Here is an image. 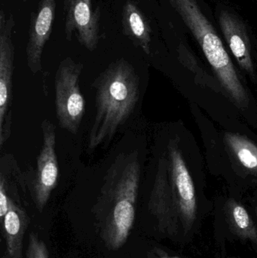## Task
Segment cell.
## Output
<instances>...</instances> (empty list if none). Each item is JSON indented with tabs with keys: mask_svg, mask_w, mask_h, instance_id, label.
Listing matches in <instances>:
<instances>
[{
	"mask_svg": "<svg viewBox=\"0 0 257 258\" xmlns=\"http://www.w3.org/2000/svg\"><path fill=\"white\" fill-rule=\"evenodd\" d=\"M13 14L6 16L0 12V147L10 138L12 125V86H13L15 45Z\"/></svg>",
	"mask_w": 257,
	"mask_h": 258,
	"instance_id": "cell-6",
	"label": "cell"
},
{
	"mask_svg": "<svg viewBox=\"0 0 257 258\" xmlns=\"http://www.w3.org/2000/svg\"><path fill=\"white\" fill-rule=\"evenodd\" d=\"M140 174L139 153L135 150L120 153L104 176L92 212L100 236L109 250L120 249L131 234L135 221Z\"/></svg>",
	"mask_w": 257,
	"mask_h": 258,
	"instance_id": "cell-1",
	"label": "cell"
},
{
	"mask_svg": "<svg viewBox=\"0 0 257 258\" xmlns=\"http://www.w3.org/2000/svg\"><path fill=\"white\" fill-rule=\"evenodd\" d=\"M225 141L239 163L257 174V146L245 137L231 132L225 134Z\"/></svg>",
	"mask_w": 257,
	"mask_h": 258,
	"instance_id": "cell-15",
	"label": "cell"
},
{
	"mask_svg": "<svg viewBox=\"0 0 257 258\" xmlns=\"http://www.w3.org/2000/svg\"><path fill=\"white\" fill-rule=\"evenodd\" d=\"M148 209L155 218L161 233L170 237L178 236L181 225L170 187L168 159L164 155L158 159Z\"/></svg>",
	"mask_w": 257,
	"mask_h": 258,
	"instance_id": "cell-8",
	"label": "cell"
},
{
	"mask_svg": "<svg viewBox=\"0 0 257 258\" xmlns=\"http://www.w3.org/2000/svg\"><path fill=\"white\" fill-rule=\"evenodd\" d=\"M203 51L208 63L234 102L241 108L248 96L220 36L205 16L197 0H169Z\"/></svg>",
	"mask_w": 257,
	"mask_h": 258,
	"instance_id": "cell-3",
	"label": "cell"
},
{
	"mask_svg": "<svg viewBox=\"0 0 257 258\" xmlns=\"http://www.w3.org/2000/svg\"><path fill=\"white\" fill-rule=\"evenodd\" d=\"M56 1L41 0L30 17L27 41V65L33 74L42 69V57L45 44L49 40L55 21Z\"/></svg>",
	"mask_w": 257,
	"mask_h": 258,
	"instance_id": "cell-10",
	"label": "cell"
},
{
	"mask_svg": "<svg viewBox=\"0 0 257 258\" xmlns=\"http://www.w3.org/2000/svg\"><path fill=\"white\" fill-rule=\"evenodd\" d=\"M8 184L3 174L0 175V223L3 221L9 207V195Z\"/></svg>",
	"mask_w": 257,
	"mask_h": 258,
	"instance_id": "cell-17",
	"label": "cell"
},
{
	"mask_svg": "<svg viewBox=\"0 0 257 258\" xmlns=\"http://www.w3.org/2000/svg\"><path fill=\"white\" fill-rule=\"evenodd\" d=\"M26 258H51L46 244L34 232L29 235Z\"/></svg>",
	"mask_w": 257,
	"mask_h": 258,
	"instance_id": "cell-16",
	"label": "cell"
},
{
	"mask_svg": "<svg viewBox=\"0 0 257 258\" xmlns=\"http://www.w3.org/2000/svg\"><path fill=\"white\" fill-rule=\"evenodd\" d=\"M64 31L66 39L77 40L89 51H94L100 39L101 11L92 9V0H64Z\"/></svg>",
	"mask_w": 257,
	"mask_h": 258,
	"instance_id": "cell-9",
	"label": "cell"
},
{
	"mask_svg": "<svg viewBox=\"0 0 257 258\" xmlns=\"http://www.w3.org/2000/svg\"><path fill=\"white\" fill-rule=\"evenodd\" d=\"M124 33L146 54H150L151 28L138 6L131 1L125 3L122 10Z\"/></svg>",
	"mask_w": 257,
	"mask_h": 258,
	"instance_id": "cell-13",
	"label": "cell"
},
{
	"mask_svg": "<svg viewBox=\"0 0 257 258\" xmlns=\"http://www.w3.org/2000/svg\"><path fill=\"white\" fill-rule=\"evenodd\" d=\"M29 218L24 209L9 196V207L1 222L5 239V254L3 258H23V247Z\"/></svg>",
	"mask_w": 257,
	"mask_h": 258,
	"instance_id": "cell-12",
	"label": "cell"
},
{
	"mask_svg": "<svg viewBox=\"0 0 257 258\" xmlns=\"http://www.w3.org/2000/svg\"><path fill=\"white\" fill-rule=\"evenodd\" d=\"M167 153L172 194L181 227L184 234L187 235L193 229L197 218L196 188L177 140H170Z\"/></svg>",
	"mask_w": 257,
	"mask_h": 258,
	"instance_id": "cell-5",
	"label": "cell"
},
{
	"mask_svg": "<svg viewBox=\"0 0 257 258\" xmlns=\"http://www.w3.org/2000/svg\"><path fill=\"white\" fill-rule=\"evenodd\" d=\"M42 145L37 158L36 177L30 183L32 199L37 210L42 212L57 186L59 166L56 153L55 125L45 119L42 121Z\"/></svg>",
	"mask_w": 257,
	"mask_h": 258,
	"instance_id": "cell-7",
	"label": "cell"
},
{
	"mask_svg": "<svg viewBox=\"0 0 257 258\" xmlns=\"http://www.w3.org/2000/svg\"><path fill=\"white\" fill-rule=\"evenodd\" d=\"M83 70L81 62L71 57L63 59L54 78L55 110L60 128L76 135L85 110V102L80 89V76Z\"/></svg>",
	"mask_w": 257,
	"mask_h": 258,
	"instance_id": "cell-4",
	"label": "cell"
},
{
	"mask_svg": "<svg viewBox=\"0 0 257 258\" xmlns=\"http://www.w3.org/2000/svg\"><path fill=\"white\" fill-rule=\"evenodd\" d=\"M225 213L234 234L257 246V228L245 208L235 200H229L226 203Z\"/></svg>",
	"mask_w": 257,
	"mask_h": 258,
	"instance_id": "cell-14",
	"label": "cell"
},
{
	"mask_svg": "<svg viewBox=\"0 0 257 258\" xmlns=\"http://www.w3.org/2000/svg\"><path fill=\"white\" fill-rule=\"evenodd\" d=\"M256 215H257V206H256Z\"/></svg>",
	"mask_w": 257,
	"mask_h": 258,
	"instance_id": "cell-20",
	"label": "cell"
},
{
	"mask_svg": "<svg viewBox=\"0 0 257 258\" xmlns=\"http://www.w3.org/2000/svg\"><path fill=\"white\" fill-rule=\"evenodd\" d=\"M93 87L96 110L88 138L90 151L110 142L132 114L140 97V77L129 62L120 59L100 74Z\"/></svg>",
	"mask_w": 257,
	"mask_h": 258,
	"instance_id": "cell-2",
	"label": "cell"
},
{
	"mask_svg": "<svg viewBox=\"0 0 257 258\" xmlns=\"http://www.w3.org/2000/svg\"><path fill=\"white\" fill-rule=\"evenodd\" d=\"M219 24L231 52L241 69L246 71L253 80H256L254 66L251 55V46L244 24L229 11H221Z\"/></svg>",
	"mask_w": 257,
	"mask_h": 258,
	"instance_id": "cell-11",
	"label": "cell"
},
{
	"mask_svg": "<svg viewBox=\"0 0 257 258\" xmlns=\"http://www.w3.org/2000/svg\"><path fill=\"white\" fill-rule=\"evenodd\" d=\"M23 1H24V3H26V2L28 1V0H23Z\"/></svg>",
	"mask_w": 257,
	"mask_h": 258,
	"instance_id": "cell-19",
	"label": "cell"
},
{
	"mask_svg": "<svg viewBox=\"0 0 257 258\" xmlns=\"http://www.w3.org/2000/svg\"><path fill=\"white\" fill-rule=\"evenodd\" d=\"M147 258H181L178 257H170L165 251L160 248H155L147 253Z\"/></svg>",
	"mask_w": 257,
	"mask_h": 258,
	"instance_id": "cell-18",
	"label": "cell"
}]
</instances>
